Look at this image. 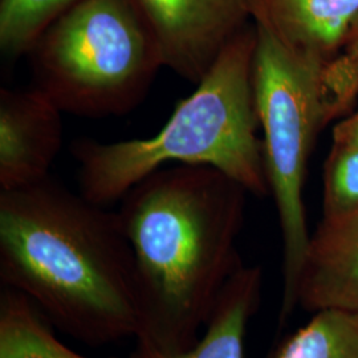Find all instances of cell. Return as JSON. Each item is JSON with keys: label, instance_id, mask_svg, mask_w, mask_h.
I'll list each match as a JSON object with an SVG mask.
<instances>
[{"label": "cell", "instance_id": "277c9868", "mask_svg": "<svg viewBox=\"0 0 358 358\" xmlns=\"http://www.w3.org/2000/svg\"><path fill=\"white\" fill-rule=\"evenodd\" d=\"M35 88L63 113L121 115L145 99L164 66L133 0H80L31 51Z\"/></svg>", "mask_w": 358, "mask_h": 358}, {"label": "cell", "instance_id": "4fadbf2b", "mask_svg": "<svg viewBox=\"0 0 358 358\" xmlns=\"http://www.w3.org/2000/svg\"><path fill=\"white\" fill-rule=\"evenodd\" d=\"M80 0H0V51L28 55L40 35Z\"/></svg>", "mask_w": 358, "mask_h": 358}, {"label": "cell", "instance_id": "7a4b0ae2", "mask_svg": "<svg viewBox=\"0 0 358 358\" xmlns=\"http://www.w3.org/2000/svg\"><path fill=\"white\" fill-rule=\"evenodd\" d=\"M0 280L80 343L136 338V266L118 213L51 177L0 190Z\"/></svg>", "mask_w": 358, "mask_h": 358}, {"label": "cell", "instance_id": "9a60e30c", "mask_svg": "<svg viewBox=\"0 0 358 358\" xmlns=\"http://www.w3.org/2000/svg\"><path fill=\"white\" fill-rule=\"evenodd\" d=\"M334 143L358 146V112L334 129Z\"/></svg>", "mask_w": 358, "mask_h": 358}, {"label": "cell", "instance_id": "8fae6325", "mask_svg": "<svg viewBox=\"0 0 358 358\" xmlns=\"http://www.w3.org/2000/svg\"><path fill=\"white\" fill-rule=\"evenodd\" d=\"M48 322L27 296L3 287L0 294V358H90L60 341Z\"/></svg>", "mask_w": 358, "mask_h": 358}, {"label": "cell", "instance_id": "9c48e42d", "mask_svg": "<svg viewBox=\"0 0 358 358\" xmlns=\"http://www.w3.org/2000/svg\"><path fill=\"white\" fill-rule=\"evenodd\" d=\"M251 13L288 48L327 62L344 47L358 0H251Z\"/></svg>", "mask_w": 358, "mask_h": 358}, {"label": "cell", "instance_id": "5bb4252c", "mask_svg": "<svg viewBox=\"0 0 358 358\" xmlns=\"http://www.w3.org/2000/svg\"><path fill=\"white\" fill-rule=\"evenodd\" d=\"M358 208V146L334 143L327 167L324 219L344 217Z\"/></svg>", "mask_w": 358, "mask_h": 358}, {"label": "cell", "instance_id": "6da1fadb", "mask_svg": "<svg viewBox=\"0 0 358 358\" xmlns=\"http://www.w3.org/2000/svg\"><path fill=\"white\" fill-rule=\"evenodd\" d=\"M247 190L215 167L170 165L122 198L118 217L136 266V340L166 353L198 343L242 267L236 241Z\"/></svg>", "mask_w": 358, "mask_h": 358}, {"label": "cell", "instance_id": "52a82bcc", "mask_svg": "<svg viewBox=\"0 0 358 358\" xmlns=\"http://www.w3.org/2000/svg\"><path fill=\"white\" fill-rule=\"evenodd\" d=\"M62 115L38 88L0 90V190L50 177L63 145Z\"/></svg>", "mask_w": 358, "mask_h": 358}, {"label": "cell", "instance_id": "30bf717a", "mask_svg": "<svg viewBox=\"0 0 358 358\" xmlns=\"http://www.w3.org/2000/svg\"><path fill=\"white\" fill-rule=\"evenodd\" d=\"M262 289V268L239 267L224 285L195 345L183 352L166 353L137 343L129 358H244L247 328L260 306Z\"/></svg>", "mask_w": 358, "mask_h": 358}, {"label": "cell", "instance_id": "2e32d148", "mask_svg": "<svg viewBox=\"0 0 358 358\" xmlns=\"http://www.w3.org/2000/svg\"><path fill=\"white\" fill-rule=\"evenodd\" d=\"M344 47H345L346 59L350 62L358 78V19L352 27Z\"/></svg>", "mask_w": 358, "mask_h": 358}, {"label": "cell", "instance_id": "8992f818", "mask_svg": "<svg viewBox=\"0 0 358 358\" xmlns=\"http://www.w3.org/2000/svg\"><path fill=\"white\" fill-rule=\"evenodd\" d=\"M164 66L198 84L231 40L252 20L251 0H133Z\"/></svg>", "mask_w": 358, "mask_h": 358}, {"label": "cell", "instance_id": "3957f363", "mask_svg": "<svg viewBox=\"0 0 358 358\" xmlns=\"http://www.w3.org/2000/svg\"><path fill=\"white\" fill-rule=\"evenodd\" d=\"M255 43L252 22L231 40L153 137L75 142L72 154L78 165L80 192L96 205L109 206L162 167L205 165L224 173L247 192L266 196L264 149L256 136Z\"/></svg>", "mask_w": 358, "mask_h": 358}, {"label": "cell", "instance_id": "ba28073f", "mask_svg": "<svg viewBox=\"0 0 358 358\" xmlns=\"http://www.w3.org/2000/svg\"><path fill=\"white\" fill-rule=\"evenodd\" d=\"M297 304L309 312H358V208L324 219L312 236L297 291Z\"/></svg>", "mask_w": 358, "mask_h": 358}, {"label": "cell", "instance_id": "5b68a950", "mask_svg": "<svg viewBox=\"0 0 358 358\" xmlns=\"http://www.w3.org/2000/svg\"><path fill=\"white\" fill-rule=\"evenodd\" d=\"M252 22L256 112L264 134L269 192L282 231L284 322L299 306V282L312 241L304 185L313 143L329 115L324 90L327 62L288 48L264 24Z\"/></svg>", "mask_w": 358, "mask_h": 358}, {"label": "cell", "instance_id": "7c38bea8", "mask_svg": "<svg viewBox=\"0 0 358 358\" xmlns=\"http://www.w3.org/2000/svg\"><path fill=\"white\" fill-rule=\"evenodd\" d=\"M269 358H358V312H315Z\"/></svg>", "mask_w": 358, "mask_h": 358}]
</instances>
